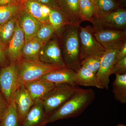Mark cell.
<instances>
[{"label": "cell", "instance_id": "cell-1", "mask_svg": "<svg viewBox=\"0 0 126 126\" xmlns=\"http://www.w3.org/2000/svg\"><path fill=\"white\" fill-rule=\"evenodd\" d=\"M95 93L92 89L78 88L68 101L49 116L48 123L64 119L77 117L93 101Z\"/></svg>", "mask_w": 126, "mask_h": 126}, {"label": "cell", "instance_id": "cell-2", "mask_svg": "<svg viewBox=\"0 0 126 126\" xmlns=\"http://www.w3.org/2000/svg\"><path fill=\"white\" fill-rule=\"evenodd\" d=\"M63 38L62 56L65 67L76 72L81 67L79 27L65 26Z\"/></svg>", "mask_w": 126, "mask_h": 126}, {"label": "cell", "instance_id": "cell-3", "mask_svg": "<svg viewBox=\"0 0 126 126\" xmlns=\"http://www.w3.org/2000/svg\"><path fill=\"white\" fill-rule=\"evenodd\" d=\"M60 68L61 67L58 65L40 61H31L21 58L19 62L20 81L25 84L38 80L49 72Z\"/></svg>", "mask_w": 126, "mask_h": 126}, {"label": "cell", "instance_id": "cell-4", "mask_svg": "<svg viewBox=\"0 0 126 126\" xmlns=\"http://www.w3.org/2000/svg\"><path fill=\"white\" fill-rule=\"evenodd\" d=\"M78 88L77 86L68 84L56 85L40 99L46 115L49 117L55 110L68 101Z\"/></svg>", "mask_w": 126, "mask_h": 126}, {"label": "cell", "instance_id": "cell-5", "mask_svg": "<svg viewBox=\"0 0 126 126\" xmlns=\"http://www.w3.org/2000/svg\"><path fill=\"white\" fill-rule=\"evenodd\" d=\"M19 62L0 68V89L9 103L14 99L21 83L19 78Z\"/></svg>", "mask_w": 126, "mask_h": 126}, {"label": "cell", "instance_id": "cell-6", "mask_svg": "<svg viewBox=\"0 0 126 126\" xmlns=\"http://www.w3.org/2000/svg\"><path fill=\"white\" fill-rule=\"evenodd\" d=\"M79 33L81 61L93 55H102L106 50L94 37L93 27L79 26Z\"/></svg>", "mask_w": 126, "mask_h": 126}, {"label": "cell", "instance_id": "cell-7", "mask_svg": "<svg viewBox=\"0 0 126 126\" xmlns=\"http://www.w3.org/2000/svg\"><path fill=\"white\" fill-rule=\"evenodd\" d=\"M97 40L105 50L121 47L126 41V30L93 27Z\"/></svg>", "mask_w": 126, "mask_h": 126}, {"label": "cell", "instance_id": "cell-8", "mask_svg": "<svg viewBox=\"0 0 126 126\" xmlns=\"http://www.w3.org/2000/svg\"><path fill=\"white\" fill-rule=\"evenodd\" d=\"M120 47L106 50L102 55L100 67L96 74L102 89H109V77L116 63V57Z\"/></svg>", "mask_w": 126, "mask_h": 126}, {"label": "cell", "instance_id": "cell-9", "mask_svg": "<svg viewBox=\"0 0 126 126\" xmlns=\"http://www.w3.org/2000/svg\"><path fill=\"white\" fill-rule=\"evenodd\" d=\"M40 61L47 63L65 67L61 47L56 38H52L41 48L39 56Z\"/></svg>", "mask_w": 126, "mask_h": 126}, {"label": "cell", "instance_id": "cell-10", "mask_svg": "<svg viewBox=\"0 0 126 126\" xmlns=\"http://www.w3.org/2000/svg\"><path fill=\"white\" fill-rule=\"evenodd\" d=\"M25 44L24 35L17 19L14 35L5 46L6 53L10 63L20 60Z\"/></svg>", "mask_w": 126, "mask_h": 126}, {"label": "cell", "instance_id": "cell-11", "mask_svg": "<svg viewBox=\"0 0 126 126\" xmlns=\"http://www.w3.org/2000/svg\"><path fill=\"white\" fill-rule=\"evenodd\" d=\"M16 111L20 126L30 109L33 105L34 101L24 83H21L14 95Z\"/></svg>", "mask_w": 126, "mask_h": 126}, {"label": "cell", "instance_id": "cell-12", "mask_svg": "<svg viewBox=\"0 0 126 126\" xmlns=\"http://www.w3.org/2000/svg\"><path fill=\"white\" fill-rule=\"evenodd\" d=\"M93 24L94 27L125 30L126 26V10H114L103 18L94 19Z\"/></svg>", "mask_w": 126, "mask_h": 126}, {"label": "cell", "instance_id": "cell-13", "mask_svg": "<svg viewBox=\"0 0 126 126\" xmlns=\"http://www.w3.org/2000/svg\"><path fill=\"white\" fill-rule=\"evenodd\" d=\"M17 16V20L24 33L25 43L35 38L42 23L21 9Z\"/></svg>", "mask_w": 126, "mask_h": 126}, {"label": "cell", "instance_id": "cell-14", "mask_svg": "<svg viewBox=\"0 0 126 126\" xmlns=\"http://www.w3.org/2000/svg\"><path fill=\"white\" fill-rule=\"evenodd\" d=\"M48 117L41 100L35 99L20 126H46L48 124Z\"/></svg>", "mask_w": 126, "mask_h": 126}, {"label": "cell", "instance_id": "cell-15", "mask_svg": "<svg viewBox=\"0 0 126 126\" xmlns=\"http://www.w3.org/2000/svg\"><path fill=\"white\" fill-rule=\"evenodd\" d=\"M40 79L47 80L56 85L68 84L77 86L76 84V72L66 67L49 72Z\"/></svg>", "mask_w": 126, "mask_h": 126}, {"label": "cell", "instance_id": "cell-16", "mask_svg": "<svg viewBox=\"0 0 126 126\" xmlns=\"http://www.w3.org/2000/svg\"><path fill=\"white\" fill-rule=\"evenodd\" d=\"M59 2L68 25L79 26L83 21L80 16L79 0H59Z\"/></svg>", "mask_w": 126, "mask_h": 126}, {"label": "cell", "instance_id": "cell-17", "mask_svg": "<svg viewBox=\"0 0 126 126\" xmlns=\"http://www.w3.org/2000/svg\"><path fill=\"white\" fill-rule=\"evenodd\" d=\"M24 84L34 101L42 98L56 86V84L41 79Z\"/></svg>", "mask_w": 126, "mask_h": 126}, {"label": "cell", "instance_id": "cell-18", "mask_svg": "<svg viewBox=\"0 0 126 126\" xmlns=\"http://www.w3.org/2000/svg\"><path fill=\"white\" fill-rule=\"evenodd\" d=\"M76 72L77 86L95 87L102 89L96 74L87 68L81 66Z\"/></svg>", "mask_w": 126, "mask_h": 126}, {"label": "cell", "instance_id": "cell-19", "mask_svg": "<svg viewBox=\"0 0 126 126\" xmlns=\"http://www.w3.org/2000/svg\"><path fill=\"white\" fill-rule=\"evenodd\" d=\"M44 44L36 38L25 43L22 50L21 58L31 61H40V52Z\"/></svg>", "mask_w": 126, "mask_h": 126}, {"label": "cell", "instance_id": "cell-20", "mask_svg": "<svg viewBox=\"0 0 126 126\" xmlns=\"http://www.w3.org/2000/svg\"><path fill=\"white\" fill-rule=\"evenodd\" d=\"M113 83L112 92L115 99L122 104L126 103V74H116Z\"/></svg>", "mask_w": 126, "mask_h": 126}, {"label": "cell", "instance_id": "cell-21", "mask_svg": "<svg viewBox=\"0 0 126 126\" xmlns=\"http://www.w3.org/2000/svg\"><path fill=\"white\" fill-rule=\"evenodd\" d=\"M95 19H100L108 15L116 8L117 4L114 0H94Z\"/></svg>", "mask_w": 126, "mask_h": 126}, {"label": "cell", "instance_id": "cell-22", "mask_svg": "<svg viewBox=\"0 0 126 126\" xmlns=\"http://www.w3.org/2000/svg\"><path fill=\"white\" fill-rule=\"evenodd\" d=\"M21 9L24 10L41 23H45L41 14V4L35 0H22Z\"/></svg>", "mask_w": 126, "mask_h": 126}, {"label": "cell", "instance_id": "cell-23", "mask_svg": "<svg viewBox=\"0 0 126 126\" xmlns=\"http://www.w3.org/2000/svg\"><path fill=\"white\" fill-rule=\"evenodd\" d=\"M17 16L0 24V43L5 46L9 43L14 35Z\"/></svg>", "mask_w": 126, "mask_h": 126}, {"label": "cell", "instance_id": "cell-24", "mask_svg": "<svg viewBox=\"0 0 126 126\" xmlns=\"http://www.w3.org/2000/svg\"><path fill=\"white\" fill-rule=\"evenodd\" d=\"M80 15L82 21L93 23L95 18V7L92 0H79Z\"/></svg>", "mask_w": 126, "mask_h": 126}, {"label": "cell", "instance_id": "cell-25", "mask_svg": "<svg viewBox=\"0 0 126 126\" xmlns=\"http://www.w3.org/2000/svg\"><path fill=\"white\" fill-rule=\"evenodd\" d=\"M0 126H20L14 99L9 103V108L6 113L0 120Z\"/></svg>", "mask_w": 126, "mask_h": 126}, {"label": "cell", "instance_id": "cell-26", "mask_svg": "<svg viewBox=\"0 0 126 126\" xmlns=\"http://www.w3.org/2000/svg\"><path fill=\"white\" fill-rule=\"evenodd\" d=\"M21 9V2L0 6V24L17 16Z\"/></svg>", "mask_w": 126, "mask_h": 126}, {"label": "cell", "instance_id": "cell-27", "mask_svg": "<svg viewBox=\"0 0 126 126\" xmlns=\"http://www.w3.org/2000/svg\"><path fill=\"white\" fill-rule=\"evenodd\" d=\"M48 23L56 32L68 25L61 9H51L48 17Z\"/></svg>", "mask_w": 126, "mask_h": 126}, {"label": "cell", "instance_id": "cell-28", "mask_svg": "<svg viewBox=\"0 0 126 126\" xmlns=\"http://www.w3.org/2000/svg\"><path fill=\"white\" fill-rule=\"evenodd\" d=\"M102 56V55H93L88 56L81 60V66L87 68L96 74L100 67Z\"/></svg>", "mask_w": 126, "mask_h": 126}, {"label": "cell", "instance_id": "cell-29", "mask_svg": "<svg viewBox=\"0 0 126 126\" xmlns=\"http://www.w3.org/2000/svg\"><path fill=\"white\" fill-rule=\"evenodd\" d=\"M56 32L49 23H42L35 38L45 44L52 38Z\"/></svg>", "mask_w": 126, "mask_h": 126}, {"label": "cell", "instance_id": "cell-30", "mask_svg": "<svg viewBox=\"0 0 126 126\" xmlns=\"http://www.w3.org/2000/svg\"><path fill=\"white\" fill-rule=\"evenodd\" d=\"M126 57L116 62L112 70L111 74H126Z\"/></svg>", "mask_w": 126, "mask_h": 126}, {"label": "cell", "instance_id": "cell-31", "mask_svg": "<svg viewBox=\"0 0 126 126\" xmlns=\"http://www.w3.org/2000/svg\"><path fill=\"white\" fill-rule=\"evenodd\" d=\"M9 107V103L0 89V120L4 116Z\"/></svg>", "mask_w": 126, "mask_h": 126}, {"label": "cell", "instance_id": "cell-32", "mask_svg": "<svg viewBox=\"0 0 126 126\" xmlns=\"http://www.w3.org/2000/svg\"><path fill=\"white\" fill-rule=\"evenodd\" d=\"M10 64L5 52V46L0 43V66L5 67Z\"/></svg>", "mask_w": 126, "mask_h": 126}, {"label": "cell", "instance_id": "cell-33", "mask_svg": "<svg viewBox=\"0 0 126 126\" xmlns=\"http://www.w3.org/2000/svg\"><path fill=\"white\" fill-rule=\"evenodd\" d=\"M40 4L47 5L51 9H60L59 0H35Z\"/></svg>", "mask_w": 126, "mask_h": 126}, {"label": "cell", "instance_id": "cell-34", "mask_svg": "<svg viewBox=\"0 0 126 126\" xmlns=\"http://www.w3.org/2000/svg\"><path fill=\"white\" fill-rule=\"evenodd\" d=\"M51 8L46 5L41 4V14L46 23H48V17Z\"/></svg>", "mask_w": 126, "mask_h": 126}, {"label": "cell", "instance_id": "cell-35", "mask_svg": "<svg viewBox=\"0 0 126 126\" xmlns=\"http://www.w3.org/2000/svg\"><path fill=\"white\" fill-rule=\"evenodd\" d=\"M126 57V41L119 48L116 57V62Z\"/></svg>", "mask_w": 126, "mask_h": 126}, {"label": "cell", "instance_id": "cell-36", "mask_svg": "<svg viewBox=\"0 0 126 126\" xmlns=\"http://www.w3.org/2000/svg\"><path fill=\"white\" fill-rule=\"evenodd\" d=\"M18 2L21 1L19 0H0V6L8 5Z\"/></svg>", "mask_w": 126, "mask_h": 126}, {"label": "cell", "instance_id": "cell-37", "mask_svg": "<svg viewBox=\"0 0 126 126\" xmlns=\"http://www.w3.org/2000/svg\"><path fill=\"white\" fill-rule=\"evenodd\" d=\"M117 126H126V125H124V124H119L117 125Z\"/></svg>", "mask_w": 126, "mask_h": 126}, {"label": "cell", "instance_id": "cell-38", "mask_svg": "<svg viewBox=\"0 0 126 126\" xmlns=\"http://www.w3.org/2000/svg\"><path fill=\"white\" fill-rule=\"evenodd\" d=\"M92 1H93V2H94V0H92Z\"/></svg>", "mask_w": 126, "mask_h": 126}, {"label": "cell", "instance_id": "cell-39", "mask_svg": "<svg viewBox=\"0 0 126 126\" xmlns=\"http://www.w3.org/2000/svg\"><path fill=\"white\" fill-rule=\"evenodd\" d=\"M22 0H19L20 1H22Z\"/></svg>", "mask_w": 126, "mask_h": 126}, {"label": "cell", "instance_id": "cell-40", "mask_svg": "<svg viewBox=\"0 0 126 126\" xmlns=\"http://www.w3.org/2000/svg\"><path fill=\"white\" fill-rule=\"evenodd\" d=\"M1 68V67H0V68Z\"/></svg>", "mask_w": 126, "mask_h": 126}]
</instances>
